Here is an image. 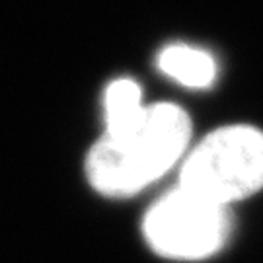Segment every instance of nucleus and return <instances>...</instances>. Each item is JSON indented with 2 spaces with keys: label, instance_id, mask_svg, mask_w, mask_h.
<instances>
[{
  "label": "nucleus",
  "instance_id": "1",
  "mask_svg": "<svg viewBox=\"0 0 263 263\" xmlns=\"http://www.w3.org/2000/svg\"><path fill=\"white\" fill-rule=\"evenodd\" d=\"M191 135V121L181 107L158 104L146 107V117L139 129L113 139L104 137L86 158L88 181L100 193L127 197L139 193L185 151Z\"/></svg>",
  "mask_w": 263,
  "mask_h": 263
},
{
  "label": "nucleus",
  "instance_id": "2",
  "mask_svg": "<svg viewBox=\"0 0 263 263\" xmlns=\"http://www.w3.org/2000/svg\"><path fill=\"white\" fill-rule=\"evenodd\" d=\"M179 187L222 207L257 193L263 189V133L250 125L211 133L189 154Z\"/></svg>",
  "mask_w": 263,
  "mask_h": 263
},
{
  "label": "nucleus",
  "instance_id": "3",
  "mask_svg": "<svg viewBox=\"0 0 263 263\" xmlns=\"http://www.w3.org/2000/svg\"><path fill=\"white\" fill-rule=\"evenodd\" d=\"M142 230L148 246L162 257L207 259L226 242L230 230L228 207L178 187L148 209Z\"/></svg>",
  "mask_w": 263,
  "mask_h": 263
},
{
  "label": "nucleus",
  "instance_id": "4",
  "mask_svg": "<svg viewBox=\"0 0 263 263\" xmlns=\"http://www.w3.org/2000/svg\"><path fill=\"white\" fill-rule=\"evenodd\" d=\"M146 117V107L141 104V88L137 82L121 78L105 92V137L119 139L141 127Z\"/></svg>",
  "mask_w": 263,
  "mask_h": 263
},
{
  "label": "nucleus",
  "instance_id": "5",
  "mask_svg": "<svg viewBox=\"0 0 263 263\" xmlns=\"http://www.w3.org/2000/svg\"><path fill=\"white\" fill-rule=\"evenodd\" d=\"M160 68L178 80L179 84L191 88H205L215 80V61L205 51L185 45H172L164 49L158 59Z\"/></svg>",
  "mask_w": 263,
  "mask_h": 263
}]
</instances>
